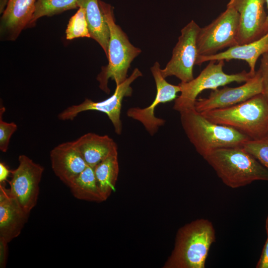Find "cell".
Segmentation results:
<instances>
[{
	"instance_id": "obj_1",
	"label": "cell",
	"mask_w": 268,
	"mask_h": 268,
	"mask_svg": "<svg viewBox=\"0 0 268 268\" xmlns=\"http://www.w3.org/2000/svg\"><path fill=\"white\" fill-rule=\"evenodd\" d=\"M212 222L200 218L179 229L174 249L164 268H204L211 245L215 241Z\"/></svg>"
},
{
	"instance_id": "obj_2",
	"label": "cell",
	"mask_w": 268,
	"mask_h": 268,
	"mask_svg": "<svg viewBox=\"0 0 268 268\" xmlns=\"http://www.w3.org/2000/svg\"><path fill=\"white\" fill-rule=\"evenodd\" d=\"M179 113L184 131L202 157L217 149L242 146L250 139L235 129L209 121L195 107Z\"/></svg>"
},
{
	"instance_id": "obj_3",
	"label": "cell",
	"mask_w": 268,
	"mask_h": 268,
	"mask_svg": "<svg viewBox=\"0 0 268 268\" xmlns=\"http://www.w3.org/2000/svg\"><path fill=\"white\" fill-rule=\"evenodd\" d=\"M203 158L231 188L242 187L256 181H268V170L242 146L217 149Z\"/></svg>"
},
{
	"instance_id": "obj_4",
	"label": "cell",
	"mask_w": 268,
	"mask_h": 268,
	"mask_svg": "<svg viewBox=\"0 0 268 268\" xmlns=\"http://www.w3.org/2000/svg\"><path fill=\"white\" fill-rule=\"evenodd\" d=\"M201 113L209 121L235 129L250 139L267 137L268 101L262 93L229 107Z\"/></svg>"
},
{
	"instance_id": "obj_5",
	"label": "cell",
	"mask_w": 268,
	"mask_h": 268,
	"mask_svg": "<svg viewBox=\"0 0 268 268\" xmlns=\"http://www.w3.org/2000/svg\"><path fill=\"white\" fill-rule=\"evenodd\" d=\"M99 4L109 28L110 39L107 57L108 64L101 67L97 80L100 88L109 94V79L114 80L116 85L122 83L128 78L132 62L141 51L131 43L126 34L116 24L113 6L100 0Z\"/></svg>"
},
{
	"instance_id": "obj_6",
	"label": "cell",
	"mask_w": 268,
	"mask_h": 268,
	"mask_svg": "<svg viewBox=\"0 0 268 268\" xmlns=\"http://www.w3.org/2000/svg\"><path fill=\"white\" fill-rule=\"evenodd\" d=\"M224 61H210L200 74L188 82H181V94L175 100L173 109L179 112L195 107L198 95L206 89H217L233 82H246L255 74L243 70L234 74H227L223 71Z\"/></svg>"
},
{
	"instance_id": "obj_7",
	"label": "cell",
	"mask_w": 268,
	"mask_h": 268,
	"mask_svg": "<svg viewBox=\"0 0 268 268\" xmlns=\"http://www.w3.org/2000/svg\"><path fill=\"white\" fill-rule=\"evenodd\" d=\"M239 17L233 6L227 5L225 11L209 24L200 28L197 38L198 56L214 55L221 50L238 45Z\"/></svg>"
},
{
	"instance_id": "obj_8",
	"label": "cell",
	"mask_w": 268,
	"mask_h": 268,
	"mask_svg": "<svg viewBox=\"0 0 268 268\" xmlns=\"http://www.w3.org/2000/svg\"><path fill=\"white\" fill-rule=\"evenodd\" d=\"M141 76V71L135 68L122 83L116 85L114 93L108 98L99 102L86 98L79 104L72 105L65 109L58 115L59 119L72 120L81 112L97 111L106 114L111 121L116 133L121 134L123 129L120 117L123 100L124 97L132 95L133 89L131 84Z\"/></svg>"
},
{
	"instance_id": "obj_9",
	"label": "cell",
	"mask_w": 268,
	"mask_h": 268,
	"mask_svg": "<svg viewBox=\"0 0 268 268\" xmlns=\"http://www.w3.org/2000/svg\"><path fill=\"white\" fill-rule=\"evenodd\" d=\"M200 28L192 20L181 29L171 59L165 68L161 69L164 78L174 75L182 82H188L194 78L193 69L198 56L197 38Z\"/></svg>"
},
{
	"instance_id": "obj_10",
	"label": "cell",
	"mask_w": 268,
	"mask_h": 268,
	"mask_svg": "<svg viewBox=\"0 0 268 268\" xmlns=\"http://www.w3.org/2000/svg\"><path fill=\"white\" fill-rule=\"evenodd\" d=\"M18 161V167L10 172L9 190L20 207L30 213L37 202L44 168L25 155H19Z\"/></svg>"
},
{
	"instance_id": "obj_11",
	"label": "cell",
	"mask_w": 268,
	"mask_h": 268,
	"mask_svg": "<svg viewBox=\"0 0 268 268\" xmlns=\"http://www.w3.org/2000/svg\"><path fill=\"white\" fill-rule=\"evenodd\" d=\"M150 70L156 87L154 101L149 106L144 108L132 107L128 109L127 114L129 117L141 123L149 134L153 135L159 128L165 123L164 120L155 116L154 111L156 106L175 100L177 97V94L180 92L181 89L179 85L168 83L162 76L158 62L154 64Z\"/></svg>"
},
{
	"instance_id": "obj_12",
	"label": "cell",
	"mask_w": 268,
	"mask_h": 268,
	"mask_svg": "<svg viewBox=\"0 0 268 268\" xmlns=\"http://www.w3.org/2000/svg\"><path fill=\"white\" fill-rule=\"evenodd\" d=\"M262 90L261 76L257 71L253 77L240 86L217 88L211 91L207 98L197 99L195 108L197 111L203 112L229 107L262 93Z\"/></svg>"
},
{
	"instance_id": "obj_13",
	"label": "cell",
	"mask_w": 268,
	"mask_h": 268,
	"mask_svg": "<svg viewBox=\"0 0 268 268\" xmlns=\"http://www.w3.org/2000/svg\"><path fill=\"white\" fill-rule=\"evenodd\" d=\"M266 2V0H229L227 5L233 6L239 13L238 45L253 42L265 34Z\"/></svg>"
},
{
	"instance_id": "obj_14",
	"label": "cell",
	"mask_w": 268,
	"mask_h": 268,
	"mask_svg": "<svg viewBox=\"0 0 268 268\" xmlns=\"http://www.w3.org/2000/svg\"><path fill=\"white\" fill-rule=\"evenodd\" d=\"M50 157L54 173L68 187L88 166L73 141L55 146Z\"/></svg>"
},
{
	"instance_id": "obj_15",
	"label": "cell",
	"mask_w": 268,
	"mask_h": 268,
	"mask_svg": "<svg viewBox=\"0 0 268 268\" xmlns=\"http://www.w3.org/2000/svg\"><path fill=\"white\" fill-rule=\"evenodd\" d=\"M37 0H8L0 19L1 39L14 41L30 26Z\"/></svg>"
},
{
	"instance_id": "obj_16",
	"label": "cell",
	"mask_w": 268,
	"mask_h": 268,
	"mask_svg": "<svg viewBox=\"0 0 268 268\" xmlns=\"http://www.w3.org/2000/svg\"><path fill=\"white\" fill-rule=\"evenodd\" d=\"M30 213L24 210L0 184V237L9 243L20 234Z\"/></svg>"
},
{
	"instance_id": "obj_17",
	"label": "cell",
	"mask_w": 268,
	"mask_h": 268,
	"mask_svg": "<svg viewBox=\"0 0 268 268\" xmlns=\"http://www.w3.org/2000/svg\"><path fill=\"white\" fill-rule=\"evenodd\" d=\"M268 52V31L258 39L242 45H237L214 55L198 56L196 65H201L210 61L240 60L246 61L250 67V72L255 74L256 64L259 58Z\"/></svg>"
},
{
	"instance_id": "obj_18",
	"label": "cell",
	"mask_w": 268,
	"mask_h": 268,
	"mask_svg": "<svg viewBox=\"0 0 268 268\" xmlns=\"http://www.w3.org/2000/svg\"><path fill=\"white\" fill-rule=\"evenodd\" d=\"M73 142L87 165L92 167L109 156L118 154L117 144L107 135L89 133Z\"/></svg>"
},
{
	"instance_id": "obj_19",
	"label": "cell",
	"mask_w": 268,
	"mask_h": 268,
	"mask_svg": "<svg viewBox=\"0 0 268 268\" xmlns=\"http://www.w3.org/2000/svg\"><path fill=\"white\" fill-rule=\"evenodd\" d=\"M77 5L85 9L91 38L100 45L107 57L110 31L99 6V0H78Z\"/></svg>"
},
{
	"instance_id": "obj_20",
	"label": "cell",
	"mask_w": 268,
	"mask_h": 268,
	"mask_svg": "<svg viewBox=\"0 0 268 268\" xmlns=\"http://www.w3.org/2000/svg\"><path fill=\"white\" fill-rule=\"evenodd\" d=\"M69 187L77 199L97 202L106 201L98 186L94 167L87 166Z\"/></svg>"
},
{
	"instance_id": "obj_21",
	"label": "cell",
	"mask_w": 268,
	"mask_h": 268,
	"mask_svg": "<svg viewBox=\"0 0 268 268\" xmlns=\"http://www.w3.org/2000/svg\"><path fill=\"white\" fill-rule=\"evenodd\" d=\"M94 168L98 186L106 200L115 190L119 171L118 154L109 156Z\"/></svg>"
},
{
	"instance_id": "obj_22",
	"label": "cell",
	"mask_w": 268,
	"mask_h": 268,
	"mask_svg": "<svg viewBox=\"0 0 268 268\" xmlns=\"http://www.w3.org/2000/svg\"><path fill=\"white\" fill-rule=\"evenodd\" d=\"M78 0H37L30 26L39 18L50 16L78 7Z\"/></svg>"
},
{
	"instance_id": "obj_23",
	"label": "cell",
	"mask_w": 268,
	"mask_h": 268,
	"mask_svg": "<svg viewBox=\"0 0 268 268\" xmlns=\"http://www.w3.org/2000/svg\"><path fill=\"white\" fill-rule=\"evenodd\" d=\"M66 38L72 40L78 38H91L84 8L80 6L69 19L66 31Z\"/></svg>"
},
{
	"instance_id": "obj_24",
	"label": "cell",
	"mask_w": 268,
	"mask_h": 268,
	"mask_svg": "<svg viewBox=\"0 0 268 268\" xmlns=\"http://www.w3.org/2000/svg\"><path fill=\"white\" fill-rule=\"evenodd\" d=\"M242 146L268 170V137L256 140L249 139Z\"/></svg>"
},
{
	"instance_id": "obj_25",
	"label": "cell",
	"mask_w": 268,
	"mask_h": 268,
	"mask_svg": "<svg viewBox=\"0 0 268 268\" xmlns=\"http://www.w3.org/2000/svg\"><path fill=\"white\" fill-rule=\"evenodd\" d=\"M5 109L3 106L0 108V150L6 152L8 149L12 135L16 131L17 126L14 122L7 123L3 121L2 115Z\"/></svg>"
},
{
	"instance_id": "obj_26",
	"label": "cell",
	"mask_w": 268,
	"mask_h": 268,
	"mask_svg": "<svg viewBox=\"0 0 268 268\" xmlns=\"http://www.w3.org/2000/svg\"><path fill=\"white\" fill-rule=\"evenodd\" d=\"M261 63L258 70L261 76L262 94L268 101V52L262 56Z\"/></svg>"
},
{
	"instance_id": "obj_27",
	"label": "cell",
	"mask_w": 268,
	"mask_h": 268,
	"mask_svg": "<svg viewBox=\"0 0 268 268\" xmlns=\"http://www.w3.org/2000/svg\"><path fill=\"white\" fill-rule=\"evenodd\" d=\"M7 243L3 238L0 237V267H6L7 256L8 246Z\"/></svg>"
},
{
	"instance_id": "obj_28",
	"label": "cell",
	"mask_w": 268,
	"mask_h": 268,
	"mask_svg": "<svg viewBox=\"0 0 268 268\" xmlns=\"http://www.w3.org/2000/svg\"><path fill=\"white\" fill-rule=\"evenodd\" d=\"M256 268H268V234Z\"/></svg>"
},
{
	"instance_id": "obj_29",
	"label": "cell",
	"mask_w": 268,
	"mask_h": 268,
	"mask_svg": "<svg viewBox=\"0 0 268 268\" xmlns=\"http://www.w3.org/2000/svg\"><path fill=\"white\" fill-rule=\"evenodd\" d=\"M10 172L6 165L1 162L0 163V184L7 180Z\"/></svg>"
},
{
	"instance_id": "obj_30",
	"label": "cell",
	"mask_w": 268,
	"mask_h": 268,
	"mask_svg": "<svg viewBox=\"0 0 268 268\" xmlns=\"http://www.w3.org/2000/svg\"><path fill=\"white\" fill-rule=\"evenodd\" d=\"M266 3L267 4V9H268V13H267V19H266V21L265 26V34L268 31V0H266Z\"/></svg>"
},
{
	"instance_id": "obj_31",
	"label": "cell",
	"mask_w": 268,
	"mask_h": 268,
	"mask_svg": "<svg viewBox=\"0 0 268 268\" xmlns=\"http://www.w3.org/2000/svg\"><path fill=\"white\" fill-rule=\"evenodd\" d=\"M266 229L267 234H268V215L267 217L266 220Z\"/></svg>"
},
{
	"instance_id": "obj_32",
	"label": "cell",
	"mask_w": 268,
	"mask_h": 268,
	"mask_svg": "<svg viewBox=\"0 0 268 268\" xmlns=\"http://www.w3.org/2000/svg\"><path fill=\"white\" fill-rule=\"evenodd\" d=\"M267 137L268 138V134Z\"/></svg>"
}]
</instances>
